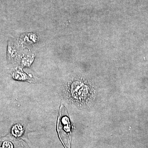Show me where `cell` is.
Here are the masks:
<instances>
[{
	"instance_id": "cell-1",
	"label": "cell",
	"mask_w": 148,
	"mask_h": 148,
	"mask_svg": "<svg viewBox=\"0 0 148 148\" xmlns=\"http://www.w3.org/2000/svg\"><path fill=\"white\" fill-rule=\"evenodd\" d=\"M24 129L21 125H16L12 129V134L16 137H19L23 134Z\"/></svg>"
},
{
	"instance_id": "cell-2",
	"label": "cell",
	"mask_w": 148,
	"mask_h": 148,
	"mask_svg": "<svg viewBox=\"0 0 148 148\" xmlns=\"http://www.w3.org/2000/svg\"><path fill=\"white\" fill-rule=\"evenodd\" d=\"M4 148H12V144L9 143H5L3 145Z\"/></svg>"
}]
</instances>
